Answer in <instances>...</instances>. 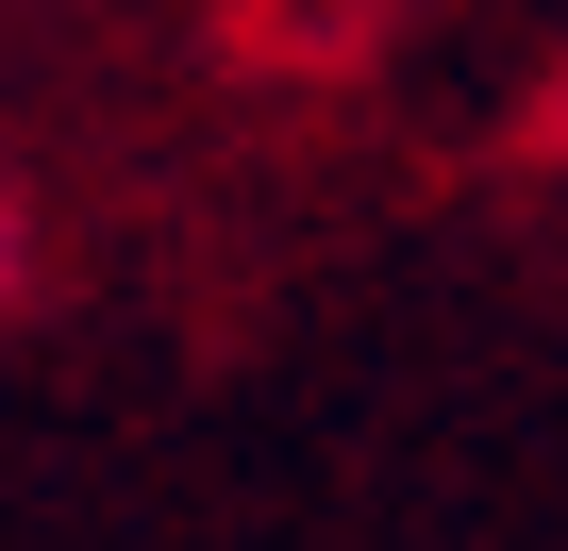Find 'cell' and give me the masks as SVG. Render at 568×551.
<instances>
[{
	"mask_svg": "<svg viewBox=\"0 0 568 551\" xmlns=\"http://www.w3.org/2000/svg\"><path fill=\"white\" fill-rule=\"evenodd\" d=\"M0 302H18V201H0Z\"/></svg>",
	"mask_w": 568,
	"mask_h": 551,
	"instance_id": "1",
	"label": "cell"
}]
</instances>
